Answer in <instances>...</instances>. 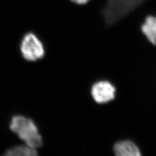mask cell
<instances>
[{
    "instance_id": "5b68a950",
    "label": "cell",
    "mask_w": 156,
    "mask_h": 156,
    "mask_svg": "<svg viewBox=\"0 0 156 156\" xmlns=\"http://www.w3.org/2000/svg\"><path fill=\"white\" fill-rule=\"evenodd\" d=\"M115 154L118 156H138L140 155L139 148L134 142L128 140L117 142L113 146Z\"/></svg>"
},
{
    "instance_id": "8992f818",
    "label": "cell",
    "mask_w": 156,
    "mask_h": 156,
    "mask_svg": "<svg viewBox=\"0 0 156 156\" xmlns=\"http://www.w3.org/2000/svg\"><path fill=\"white\" fill-rule=\"evenodd\" d=\"M141 30L153 45H156V16H148L141 26Z\"/></svg>"
},
{
    "instance_id": "6da1fadb",
    "label": "cell",
    "mask_w": 156,
    "mask_h": 156,
    "mask_svg": "<svg viewBox=\"0 0 156 156\" xmlns=\"http://www.w3.org/2000/svg\"><path fill=\"white\" fill-rule=\"evenodd\" d=\"M9 128L25 144L35 149L43 145L42 137L35 123L31 119L22 115H16L12 118Z\"/></svg>"
},
{
    "instance_id": "3957f363",
    "label": "cell",
    "mask_w": 156,
    "mask_h": 156,
    "mask_svg": "<svg viewBox=\"0 0 156 156\" xmlns=\"http://www.w3.org/2000/svg\"><path fill=\"white\" fill-rule=\"evenodd\" d=\"M20 51L23 57L28 62H36L42 59L45 55L44 46L36 35L26 34L20 44Z\"/></svg>"
},
{
    "instance_id": "52a82bcc",
    "label": "cell",
    "mask_w": 156,
    "mask_h": 156,
    "mask_svg": "<svg viewBox=\"0 0 156 156\" xmlns=\"http://www.w3.org/2000/svg\"><path fill=\"white\" fill-rule=\"evenodd\" d=\"M4 155L7 156H36L38 155L37 149L25 144L17 145L6 151Z\"/></svg>"
},
{
    "instance_id": "277c9868",
    "label": "cell",
    "mask_w": 156,
    "mask_h": 156,
    "mask_svg": "<svg viewBox=\"0 0 156 156\" xmlns=\"http://www.w3.org/2000/svg\"><path fill=\"white\" fill-rule=\"evenodd\" d=\"M115 86L108 80H100L93 84L91 94L97 104H106L114 100L116 96Z\"/></svg>"
},
{
    "instance_id": "ba28073f",
    "label": "cell",
    "mask_w": 156,
    "mask_h": 156,
    "mask_svg": "<svg viewBox=\"0 0 156 156\" xmlns=\"http://www.w3.org/2000/svg\"><path fill=\"white\" fill-rule=\"evenodd\" d=\"M73 3L79 5H84L88 3L90 0H70Z\"/></svg>"
},
{
    "instance_id": "7a4b0ae2",
    "label": "cell",
    "mask_w": 156,
    "mask_h": 156,
    "mask_svg": "<svg viewBox=\"0 0 156 156\" xmlns=\"http://www.w3.org/2000/svg\"><path fill=\"white\" fill-rule=\"evenodd\" d=\"M145 0H108L103 10L107 26H110L133 11Z\"/></svg>"
}]
</instances>
